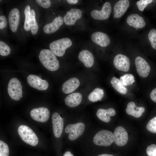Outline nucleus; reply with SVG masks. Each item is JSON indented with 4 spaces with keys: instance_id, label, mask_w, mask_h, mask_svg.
Listing matches in <instances>:
<instances>
[{
    "instance_id": "nucleus-1",
    "label": "nucleus",
    "mask_w": 156,
    "mask_h": 156,
    "mask_svg": "<svg viewBox=\"0 0 156 156\" xmlns=\"http://www.w3.org/2000/svg\"><path fill=\"white\" fill-rule=\"evenodd\" d=\"M39 58L42 64L49 70L55 71L59 68V62L55 55L51 50H42L40 52Z\"/></svg>"
},
{
    "instance_id": "nucleus-2",
    "label": "nucleus",
    "mask_w": 156,
    "mask_h": 156,
    "mask_svg": "<svg viewBox=\"0 0 156 156\" xmlns=\"http://www.w3.org/2000/svg\"><path fill=\"white\" fill-rule=\"evenodd\" d=\"M18 133L22 140L27 144L33 146L38 144V137L29 127L24 125H20L18 129Z\"/></svg>"
},
{
    "instance_id": "nucleus-3",
    "label": "nucleus",
    "mask_w": 156,
    "mask_h": 156,
    "mask_svg": "<svg viewBox=\"0 0 156 156\" xmlns=\"http://www.w3.org/2000/svg\"><path fill=\"white\" fill-rule=\"evenodd\" d=\"M72 42L68 38H64L55 40L49 44L51 50L56 55L61 57L64 54L65 50L70 47Z\"/></svg>"
},
{
    "instance_id": "nucleus-4",
    "label": "nucleus",
    "mask_w": 156,
    "mask_h": 156,
    "mask_svg": "<svg viewBox=\"0 0 156 156\" xmlns=\"http://www.w3.org/2000/svg\"><path fill=\"white\" fill-rule=\"evenodd\" d=\"M93 141L94 143L98 146H109L114 142V134L110 131L102 130L95 134Z\"/></svg>"
},
{
    "instance_id": "nucleus-5",
    "label": "nucleus",
    "mask_w": 156,
    "mask_h": 156,
    "mask_svg": "<svg viewBox=\"0 0 156 156\" xmlns=\"http://www.w3.org/2000/svg\"><path fill=\"white\" fill-rule=\"evenodd\" d=\"M22 88L20 81L16 78H12L8 83V94L12 99L18 101L22 97Z\"/></svg>"
},
{
    "instance_id": "nucleus-6",
    "label": "nucleus",
    "mask_w": 156,
    "mask_h": 156,
    "mask_svg": "<svg viewBox=\"0 0 156 156\" xmlns=\"http://www.w3.org/2000/svg\"><path fill=\"white\" fill-rule=\"evenodd\" d=\"M85 129V125L82 122H78L68 125L65 129L66 133H69V139L74 140L80 137L83 133Z\"/></svg>"
},
{
    "instance_id": "nucleus-7",
    "label": "nucleus",
    "mask_w": 156,
    "mask_h": 156,
    "mask_svg": "<svg viewBox=\"0 0 156 156\" xmlns=\"http://www.w3.org/2000/svg\"><path fill=\"white\" fill-rule=\"evenodd\" d=\"M50 115L49 109L45 107L34 108L30 112V116L33 120L42 122L47 121L49 118Z\"/></svg>"
},
{
    "instance_id": "nucleus-8",
    "label": "nucleus",
    "mask_w": 156,
    "mask_h": 156,
    "mask_svg": "<svg viewBox=\"0 0 156 156\" xmlns=\"http://www.w3.org/2000/svg\"><path fill=\"white\" fill-rule=\"evenodd\" d=\"M27 81L31 87L40 90H47L49 87V83L46 80L42 79L39 76L30 75L27 77Z\"/></svg>"
},
{
    "instance_id": "nucleus-9",
    "label": "nucleus",
    "mask_w": 156,
    "mask_h": 156,
    "mask_svg": "<svg viewBox=\"0 0 156 156\" xmlns=\"http://www.w3.org/2000/svg\"><path fill=\"white\" fill-rule=\"evenodd\" d=\"M112 10L111 3L108 2L105 3L101 10H93L91 13V16L95 19L101 20L107 19L109 17Z\"/></svg>"
},
{
    "instance_id": "nucleus-10",
    "label": "nucleus",
    "mask_w": 156,
    "mask_h": 156,
    "mask_svg": "<svg viewBox=\"0 0 156 156\" xmlns=\"http://www.w3.org/2000/svg\"><path fill=\"white\" fill-rule=\"evenodd\" d=\"M135 64L137 72L140 76L143 78L148 76L151 67L144 59L140 56L137 57L135 60Z\"/></svg>"
},
{
    "instance_id": "nucleus-11",
    "label": "nucleus",
    "mask_w": 156,
    "mask_h": 156,
    "mask_svg": "<svg viewBox=\"0 0 156 156\" xmlns=\"http://www.w3.org/2000/svg\"><path fill=\"white\" fill-rule=\"evenodd\" d=\"M113 134L114 142L117 145L121 146L126 144L128 141V135L127 131L123 127H117Z\"/></svg>"
},
{
    "instance_id": "nucleus-12",
    "label": "nucleus",
    "mask_w": 156,
    "mask_h": 156,
    "mask_svg": "<svg viewBox=\"0 0 156 156\" xmlns=\"http://www.w3.org/2000/svg\"><path fill=\"white\" fill-rule=\"evenodd\" d=\"M113 64L115 68L119 70L127 72L129 69V60L125 55L122 54L116 55L114 59Z\"/></svg>"
},
{
    "instance_id": "nucleus-13",
    "label": "nucleus",
    "mask_w": 156,
    "mask_h": 156,
    "mask_svg": "<svg viewBox=\"0 0 156 156\" xmlns=\"http://www.w3.org/2000/svg\"><path fill=\"white\" fill-rule=\"evenodd\" d=\"M52 121L54 134L56 138H59L63 130V119L58 113L54 112L52 115Z\"/></svg>"
},
{
    "instance_id": "nucleus-14",
    "label": "nucleus",
    "mask_w": 156,
    "mask_h": 156,
    "mask_svg": "<svg viewBox=\"0 0 156 156\" xmlns=\"http://www.w3.org/2000/svg\"><path fill=\"white\" fill-rule=\"evenodd\" d=\"M82 14L81 10L78 9H71L67 12L64 17V21L67 25H72L76 21L80 18Z\"/></svg>"
},
{
    "instance_id": "nucleus-15",
    "label": "nucleus",
    "mask_w": 156,
    "mask_h": 156,
    "mask_svg": "<svg viewBox=\"0 0 156 156\" xmlns=\"http://www.w3.org/2000/svg\"><path fill=\"white\" fill-rule=\"evenodd\" d=\"M92 40L101 47L108 46L110 43L109 37L106 34L100 31L94 32L92 35Z\"/></svg>"
},
{
    "instance_id": "nucleus-16",
    "label": "nucleus",
    "mask_w": 156,
    "mask_h": 156,
    "mask_svg": "<svg viewBox=\"0 0 156 156\" xmlns=\"http://www.w3.org/2000/svg\"><path fill=\"white\" fill-rule=\"evenodd\" d=\"M129 5L128 0H120L115 4L114 8V18H119L122 16L126 12Z\"/></svg>"
},
{
    "instance_id": "nucleus-17",
    "label": "nucleus",
    "mask_w": 156,
    "mask_h": 156,
    "mask_svg": "<svg viewBox=\"0 0 156 156\" xmlns=\"http://www.w3.org/2000/svg\"><path fill=\"white\" fill-rule=\"evenodd\" d=\"M126 21L130 26L136 29L144 27L146 23L143 18L137 14H132L127 18Z\"/></svg>"
},
{
    "instance_id": "nucleus-18",
    "label": "nucleus",
    "mask_w": 156,
    "mask_h": 156,
    "mask_svg": "<svg viewBox=\"0 0 156 156\" xmlns=\"http://www.w3.org/2000/svg\"><path fill=\"white\" fill-rule=\"evenodd\" d=\"M20 18V14L16 8L12 9L9 15L8 20L11 30L15 32L17 30Z\"/></svg>"
},
{
    "instance_id": "nucleus-19",
    "label": "nucleus",
    "mask_w": 156,
    "mask_h": 156,
    "mask_svg": "<svg viewBox=\"0 0 156 156\" xmlns=\"http://www.w3.org/2000/svg\"><path fill=\"white\" fill-rule=\"evenodd\" d=\"M64 20L59 15L56 17L51 23L46 25L43 28L44 32L47 34L53 33L56 31L63 24Z\"/></svg>"
},
{
    "instance_id": "nucleus-20",
    "label": "nucleus",
    "mask_w": 156,
    "mask_h": 156,
    "mask_svg": "<svg viewBox=\"0 0 156 156\" xmlns=\"http://www.w3.org/2000/svg\"><path fill=\"white\" fill-rule=\"evenodd\" d=\"M79 85L80 81L78 79L75 77L71 78L63 83L62 90L64 93L69 94L77 89Z\"/></svg>"
},
{
    "instance_id": "nucleus-21",
    "label": "nucleus",
    "mask_w": 156,
    "mask_h": 156,
    "mask_svg": "<svg viewBox=\"0 0 156 156\" xmlns=\"http://www.w3.org/2000/svg\"><path fill=\"white\" fill-rule=\"evenodd\" d=\"M78 58L84 66L87 67H92L94 64V60L92 53L89 51L85 50L81 51L79 55Z\"/></svg>"
},
{
    "instance_id": "nucleus-22",
    "label": "nucleus",
    "mask_w": 156,
    "mask_h": 156,
    "mask_svg": "<svg viewBox=\"0 0 156 156\" xmlns=\"http://www.w3.org/2000/svg\"><path fill=\"white\" fill-rule=\"evenodd\" d=\"M82 96L79 92L71 93L65 99V102L66 105L69 107H73L79 105L82 100Z\"/></svg>"
},
{
    "instance_id": "nucleus-23",
    "label": "nucleus",
    "mask_w": 156,
    "mask_h": 156,
    "mask_svg": "<svg viewBox=\"0 0 156 156\" xmlns=\"http://www.w3.org/2000/svg\"><path fill=\"white\" fill-rule=\"evenodd\" d=\"M143 107H137L133 102H130L127 105L126 111L127 114L135 118L141 117L142 114L145 111Z\"/></svg>"
},
{
    "instance_id": "nucleus-24",
    "label": "nucleus",
    "mask_w": 156,
    "mask_h": 156,
    "mask_svg": "<svg viewBox=\"0 0 156 156\" xmlns=\"http://www.w3.org/2000/svg\"><path fill=\"white\" fill-rule=\"evenodd\" d=\"M104 94L103 90L99 88L95 89L89 95V100L92 102H96L101 100Z\"/></svg>"
},
{
    "instance_id": "nucleus-25",
    "label": "nucleus",
    "mask_w": 156,
    "mask_h": 156,
    "mask_svg": "<svg viewBox=\"0 0 156 156\" xmlns=\"http://www.w3.org/2000/svg\"><path fill=\"white\" fill-rule=\"evenodd\" d=\"M110 82L113 87L119 92L122 94H125L127 93V89L123 86L118 78L114 77Z\"/></svg>"
},
{
    "instance_id": "nucleus-26",
    "label": "nucleus",
    "mask_w": 156,
    "mask_h": 156,
    "mask_svg": "<svg viewBox=\"0 0 156 156\" xmlns=\"http://www.w3.org/2000/svg\"><path fill=\"white\" fill-rule=\"evenodd\" d=\"M29 25L30 29L32 34H36L38 32V27L35 18V12L34 10L31 9L30 11Z\"/></svg>"
},
{
    "instance_id": "nucleus-27",
    "label": "nucleus",
    "mask_w": 156,
    "mask_h": 156,
    "mask_svg": "<svg viewBox=\"0 0 156 156\" xmlns=\"http://www.w3.org/2000/svg\"><path fill=\"white\" fill-rule=\"evenodd\" d=\"M119 80L125 86L131 85L135 81L134 76L131 74H126L121 76Z\"/></svg>"
},
{
    "instance_id": "nucleus-28",
    "label": "nucleus",
    "mask_w": 156,
    "mask_h": 156,
    "mask_svg": "<svg viewBox=\"0 0 156 156\" xmlns=\"http://www.w3.org/2000/svg\"><path fill=\"white\" fill-rule=\"evenodd\" d=\"M96 115L98 118L101 121L106 122H109L110 120L107 109H99L97 110Z\"/></svg>"
},
{
    "instance_id": "nucleus-29",
    "label": "nucleus",
    "mask_w": 156,
    "mask_h": 156,
    "mask_svg": "<svg viewBox=\"0 0 156 156\" xmlns=\"http://www.w3.org/2000/svg\"><path fill=\"white\" fill-rule=\"evenodd\" d=\"M30 8L29 5H27L24 10V13L25 15V21L24 24V28L27 31L30 30L29 21L30 13Z\"/></svg>"
},
{
    "instance_id": "nucleus-30",
    "label": "nucleus",
    "mask_w": 156,
    "mask_h": 156,
    "mask_svg": "<svg viewBox=\"0 0 156 156\" xmlns=\"http://www.w3.org/2000/svg\"><path fill=\"white\" fill-rule=\"evenodd\" d=\"M10 49L9 46L3 41H0V54L3 56H6L10 53Z\"/></svg>"
},
{
    "instance_id": "nucleus-31",
    "label": "nucleus",
    "mask_w": 156,
    "mask_h": 156,
    "mask_svg": "<svg viewBox=\"0 0 156 156\" xmlns=\"http://www.w3.org/2000/svg\"><path fill=\"white\" fill-rule=\"evenodd\" d=\"M148 37L152 47L156 50V29H153L151 30Z\"/></svg>"
},
{
    "instance_id": "nucleus-32",
    "label": "nucleus",
    "mask_w": 156,
    "mask_h": 156,
    "mask_svg": "<svg viewBox=\"0 0 156 156\" xmlns=\"http://www.w3.org/2000/svg\"><path fill=\"white\" fill-rule=\"evenodd\" d=\"M9 149L8 145L2 140L0 141V156H9Z\"/></svg>"
},
{
    "instance_id": "nucleus-33",
    "label": "nucleus",
    "mask_w": 156,
    "mask_h": 156,
    "mask_svg": "<svg viewBox=\"0 0 156 156\" xmlns=\"http://www.w3.org/2000/svg\"><path fill=\"white\" fill-rule=\"evenodd\" d=\"M146 129L150 132L156 133V117L151 119L146 125Z\"/></svg>"
},
{
    "instance_id": "nucleus-34",
    "label": "nucleus",
    "mask_w": 156,
    "mask_h": 156,
    "mask_svg": "<svg viewBox=\"0 0 156 156\" xmlns=\"http://www.w3.org/2000/svg\"><path fill=\"white\" fill-rule=\"evenodd\" d=\"M152 1V0H140L136 2V5L139 10L143 11L146 6Z\"/></svg>"
},
{
    "instance_id": "nucleus-35",
    "label": "nucleus",
    "mask_w": 156,
    "mask_h": 156,
    "mask_svg": "<svg viewBox=\"0 0 156 156\" xmlns=\"http://www.w3.org/2000/svg\"><path fill=\"white\" fill-rule=\"evenodd\" d=\"M146 153L149 156H156V145L153 144L148 146L146 149Z\"/></svg>"
},
{
    "instance_id": "nucleus-36",
    "label": "nucleus",
    "mask_w": 156,
    "mask_h": 156,
    "mask_svg": "<svg viewBox=\"0 0 156 156\" xmlns=\"http://www.w3.org/2000/svg\"><path fill=\"white\" fill-rule=\"evenodd\" d=\"M36 1L39 5L45 8H49L51 5V2L49 0H36Z\"/></svg>"
},
{
    "instance_id": "nucleus-37",
    "label": "nucleus",
    "mask_w": 156,
    "mask_h": 156,
    "mask_svg": "<svg viewBox=\"0 0 156 156\" xmlns=\"http://www.w3.org/2000/svg\"><path fill=\"white\" fill-rule=\"evenodd\" d=\"M7 25V19L5 16L3 15L0 16V29H2L5 27Z\"/></svg>"
},
{
    "instance_id": "nucleus-38",
    "label": "nucleus",
    "mask_w": 156,
    "mask_h": 156,
    "mask_svg": "<svg viewBox=\"0 0 156 156\" xmlns=\"http://www.w3.org/2000/svg\"><path fill=\"white\" fill-rule=\"evenodd\" d=\"M150 97L153 101L156 103V88L152 91L150 94Z\"/></svg>"
},
{
    "instance_id": "nucleus-39",
    "label": "nucleus",
    "mask_w": 156,
    "mask_h": 156,
    "mask_svg": "<svg viewBox=\"0 0 156 156\" xmlns=\"http://www.w3.org/2000/svg\"><path fill=\"white\" fill-rule=\"evenodd\" d=\"M108 115L110 117L115 115L116 113L115 109L113 108H110L107 109Z\"/></svg>"
},
{
    "instance_id": "nucleus-40",
    "label": "nucleus",
    "mask_w": 156,
    "mask_h": 156,
    "mask_svg": "<svg viewBox=\"0 0 156 156\" xmlns=\"http://www.w3.org/2000/svg\"><path fill=\"white\" fill-rule=\"evenodd\" d=\"M66 1L68 3L70 4H73L77 3L78 1L77 0H67Z\"/></svg>"
},
{
    "instance_id": "nucleus-41",
    "label": "nucleus",
    "mask_w": 156,
    "mask_h": 156,
    "mask_svg": "<svg viewBox=\"0 0 156 156\" xmlns=\"http://www.w3.org/2000/svg\"><path fill=\"white\" fill-rule=\"evenodd\" d=\"M63 156H74L69 151L66 152L64 154Z\"/></svg>"
},
{
    "instance_id": "nucleus-42",
    "label": "nucleus",
    "mask_w": 156,
    "mask_h": 156,
    "mask_svg": "<svg viewBox=\"0 0 156 156\" xmlns=\"http://www.w3.org/2000/svg\"><path fill=\"white\" fill-rule=\"evenodd\" d=\"M98 156H114L111 155V154H103L100 155H98Z\"/></svg>"
},
{
    "instance_id": "nucleus-43",
    "label": "nucleus",
    "mask_w": 156,
    "mask_h": 156,
    "mask_svg": "<svg viewBox=\"0 0 156 156\" xmlns=\"http://www.w3.org/2000/svg\"><path fill=\"white\" fill-rule=\"evenodd\" d=\"M153 2H156V0H153Z\"/></svg>"
}]
</instances>
